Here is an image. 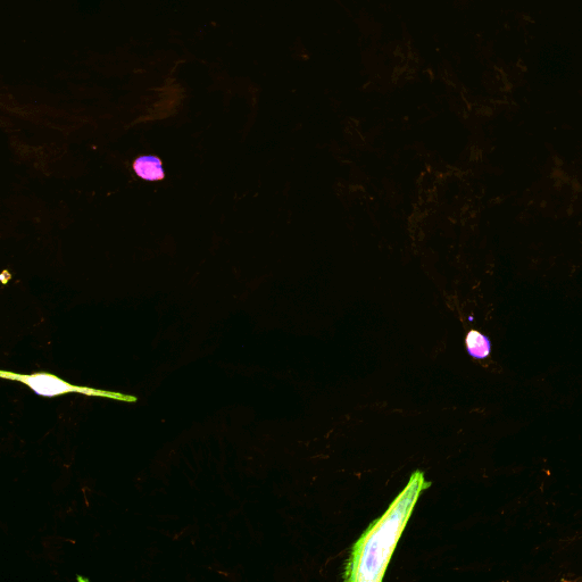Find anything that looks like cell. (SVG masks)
<instances>
[{
	"label": "cell",
	"mask_w": 582,
	"mask_h": 582,
	"mask_svg": "<svg viewBox=\"0 0 582 582\" xmlns=\"http://www.w3.org/2000/svg\"><path fill=\"white\" fill-rule=\"evenodd\" d=\"M465 347L473 359L485 360L492 353V342L478 330H471L465 337Z\"/></svg>",
	"instance_id": "3957f363"
},
{
	"label": "cell",
	"mask_w": 582,
	"mask_h": 582,
	"mask_svg": "<svg viewBox=\"0 0 582 582\" xmlns=\"http://www.w3.org/2000/svg\"><path fill=\"white\" fill-rule=\"evenodd\" d=\"M431 486L423 472L415 471L409 484L381 518L374 521L352 548L345 567L348 582H380L384 580L399 538L409 522L423 490Z\"/></svg>",
	"instance_id": "6da1fadb"
},
{
	"label": "cell",
	"mask_w": 582,
	"mask_h": 582,
	"mask_svg": "<svg viewBox=\"0 0 582 582\" xmlns=\"http://www.w3.org/2000/svg\"><path fill=\"white\" fill-rule=\"evenodd\" d=\"M133 169L140 178L148 181H157L164 178L162 163L155 156H143L133 164Z\"/></svg>",
	"instance_id": "277c9868"
},
{
	"label": "cell",
	"mask_w": 582,
	"mask_h": 582,
	"mask_svg": "<svg viewBox=\"0 0 582 582\" xmlns=\"http://www.w3.org/2000/svg\"><path fill=\"white\" fill-rule=\"evenodd\" d=\"M0 377L6 380L21 382L28 386L33 393L44 397H57L66 394H81L91 397H102L124 403H136L138 398L135 396L124 395L121 393L107 392V390L80 387L71 385L55 374L48 372H36L32 374H21L10 371H0Z\"/></svg>",
	"instance_id": "7a4b0ae2"
}]
</instances>
